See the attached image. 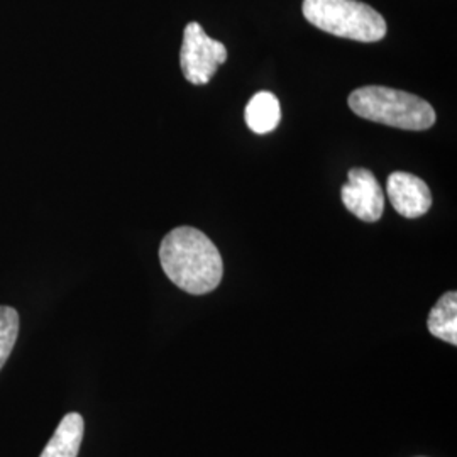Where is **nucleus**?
Wrapping results in <instances>:
<instances>
[{"mask_svg": "<svg viewBox=\"0 0 457 457\" xmlns=\"http://www.w3.org/2000/svg\"><path fill=\"white\" fill-rule=\"evenodd\" d=\"M160 262L164 275L190 295L213 292L224 275L219 249L198 228H173L160 245Z\"/></svg>", "mask_w": 457, "mask_h": 457, "instance_id": "obj_1", "label": "nucleus"}, {"mask_svg": "<svg viewBox=\"0 0 457 457\" xmlns=\"http://www.w3.org/2000/svg\"><path fill=\"white\" fill-rule=\"evenodd\" d=\"M349 107L371 122L403 131H425L436 122V111L424 98L388 87H362L351 94Z\"/></svg>", "mask_w": 457, "mask_h": 457, "instance_id": "obj_2", "label": "nucleus"}, {"mask_svg": "<svg viewBox=\"0 0 457 457\" xmlns=\"http://www.w3.org/2000/svg\"><path fill=\"white\" fill-rule=\"evenodd\" d=\"M303 16L315 28L361 43H376L386 36L383 16L358 0H303Z\"/></svg>", "mask_w": 457, "mask_h": 457, "instance_id": "obj_3", "label": "nucleus"}, {"mask_svg": "<svg viewBox=\"0 0 457 457\" xmlns=\"http://www.w3.org/2000/svg\"><path fill=\"white\" fill-rule=\"evenodd\" d=\"M228 60V49L204 31L198 22H190L183 33L180 65L185 79L194 85H207L217 68Z\"/></svg>", "mask_w": 457, "mask_h": 457, "instance_id": "obj_4", "label": "nucleus"}, {"mask_svg": "<svg viewBox=\"0 0 457 457\" xmlns=\"http://www.w3.org/2000/svg\"><path fill=\"white\" fill-rule=\"evenodd\" d=\"M345 209L364 222H376L385 211V196L375 175L364 168H353L347 173V183L341 188Z\"/></svg>", "mask_w": 457, "mask_h": 457, "instance_id": "obj_5", "label": "nucleus"}, {"mask_svg": "<svg viewBox=\"0 0 457 457\" xmlns=\"http://www.w3.org/2000/svg\"><path fill=\"white\" fill-rule=\"evenodd\" d=\"M386 194L395 211L407 219L422 217L432 207L430 188L424 180L411 173H392L386 181Z\"/></svg>", "mask_w": 457, "mask_h": 457, "instance_id": "obj_6", "label": "nucleus"}, {"mask_svg": "<svg viewBox=\"0 0 457 457\" xmlns=\"http://www.w3.org/2000/svg\"><path fill=\"white\" fill-rule=\"evenodd\" d=\"M85 422L77 411L66 413L39 457H79Z\"/></svg>", "mask_w": 457, "mask_h": 457, "instance_id": "obj_7", "label": "nucleus"}, {"mask_svg": "<svg viewBox=\"0 0 457 457\" xmlns=\"http://www.w3.org/2000/svg\"><path fill=\"white\" fill-rule=\"evenodd\" d=\"M245 117L247 128L256 134L275 131L281 119L279 102L271 92H260L247 102Z\"/></svg>", "mask_w": 457, "mask_h": 457, "instance_id": "obj_8", "label": "nucleus"}, {"mask_svg": "<svg viewBox=\"0 0 457 457\" xmlns=\"http://www.w3.org/2000/svg\"><path fill=\"white\" fill-rule=\"evenodd\" d=\"M427 327L434 337L445 343L457 344V294L447 292L430 311Z\"/></svg>", "mask_w": 457, "mask_h": 457, "instance_id": "obj_9", "label": "nucleus"}, {"mask_svg": "<svg viewBox=\"0 0 457 457\" xmlns=\"http://www.w3.org/2000/svg\"><path fill=\"white\" fill-rule=\"evenodd\" d=\"M19 336V313L16 309L0 305V370L5 366Z\"/></svg>", "mask_w": 457, "mask_h": 457, "instance_id": "obj_10", "label": "nucleus"}]
</instances>
